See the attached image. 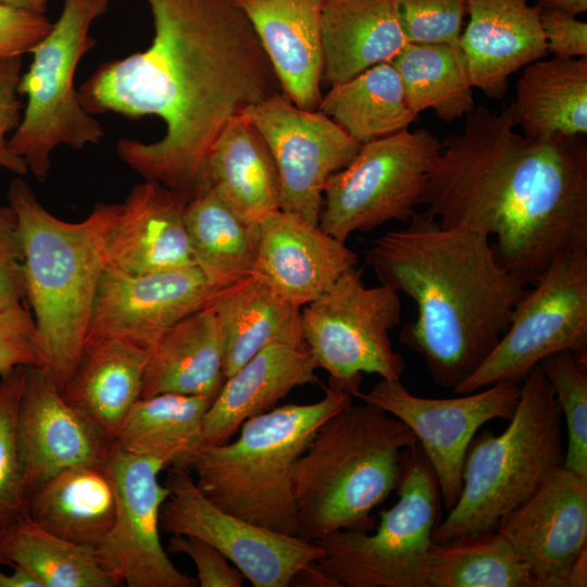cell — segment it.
I'll return each mask as SVG.
<instances>
[{
  "mask_svg": "<svg viewBox=\"0 0 587 587\" xmlns=\"http://www.w3.org/2000/svg\"><path fill=\"white\" fill-rule=\"evenodd\" d=\"M316 110L361 145L408 129L417 118L407 103L401 79L391 63L374 65L330 86Z\"/></svg>",
  "mask_w": 587,
  "mask_h": 587,
  "instance_id": "cell-35",
  "label": "cell"
},
{
  "mask_svg": "<svg viewBox=\"0 0 587 587\" xmlns=\"http://www.w3.org/2000/svg\"><path fill=\"white\" fill-rule=\"evenodd\" d=\"M111 1L64 0L59 20L34 47L29 68L21 75L18 93L27 101L9 143L39 182L49 174L53 149L62 145L83 149L104 136L100 122L79 101L75 74L96 45L89 28Z\"/></svg>",
  "mask_w": 587,
  "mask_h": 587,
  "instance_id": "cell-8",
  "label": "cell"
},
{
  "mask_svg": "<svg viewBox=\"0 0 587 587\" xmlns=\"http://www.w3.org/2000/svg\"><path fill=\"white\" fill-rule=\"evenodd\" d=\"M329 384L314 403H289L248 419L235 440L204 446L188 471L224 511L270 530L298 536L292 469L320 426L352 402Z\"/></svg>",
  "mask_w": 587,
  "mask_h": 587,
  "instance_id": "cell-6",
  "label": "cell"
},
{
  "mask_svg": "<svg viewBox=\"0 0 587 587\" xmlns=\"http://www.w3.org/2000/svg\"><path fill=\"white\" fill-rule=\"evenodd\" d=\"M399 292L386 285L366 287L357 266L321 298L301 308L304 344L328 383L359 391L362 374L401 380L405 363L389 332L401 322Z\"/></svg>",
  "mask_w": 587,
  "mask_h": 587,
  "instance_id": "cell-10",
  "label": "cell"
},
{
  "mask_svg": "<svg viewBox=\"0 0 587 587\" xmlns=\"http://www.w3.org/2000/svg\"><path fill=\"white\" fill-rule=\"evenodd\" d=\"M264 50L283 92L299 108L322 99L324 0H237Z\"/></svg>",
  "mask_w": 587,
  "mask_h": 587,
  "instance_id": "cell-23",
  "label": "cell"
},
{
  "mask_svg": "<svg viewBox=\"0 0 587 587\" xmlns=\"http://www.w3.org/2000/svg\"><path fill=\"white\" fill-rule=\"evenodd\" d=\"M154 36L142 52L102 64L80 86L90 113L155 115L153 142L123 138L121 160L190 200L208 187L211 149L226 124L282 92L237 0H147Z\"/></svg>",
  "mask_w": 587,
  "mask_h": 587,
  "instance_id": "cell-1",
  "label": "cell"
},
{
  "mask_svg": "<svg viewBox=\"0 0 587 587\" xmlns=\"http://www.w3.org/2000/svg\"><path fill=\"white\" fill-rule=\"evenodd\" d=\"M321 36L330 86L390 63L408 43L394 0H324Z\"/></svg>",
  "mask_w": 587,
  "mask_h": 587,
  "instance_id": "cell-25",
  "label": "cell"
},
{
  "mask_svg": "<svg viewBox=\"0 0 587 587\" xmlns=\"http://www.w3.org/2000/svg\"><path fill=\"white\" fill-rule=\"evenodd\" d=\"M365 263L414 301L416 317L399 338L435 384L452 390L497 346L528 289L499 263L489 237L442 226L427 210L375 238Z\"/></svg>",
  "mask_w": 587,
  "mask_h": 587,
  "instance_id": "cell-3",
  "label": "cell"
},
{
  "mask_svg": "<svg viewBox=\"0 0 587 587\" xmlns=\"http://www.w3.org/2000/svg\"><path fill=\"white\" fill-rule=\"evenodd\" d=\"M114 483V522L95 552L116 586L195 587L196 578L179 571L160 538V513L170 489L159 482L166 466L155 460L115 448L107 459Z\"/></svg>",
  "mask_w": 587,
  "mask_h": 587,
  "instance_id": "cell-15",
  "label": "cell"
},
{
  "mask_svg": "<svg viewBox=\"0 0 587 587\" xmlns=\"http://www.w3.org/2000/svg\"><path fill=\"white\" fill-rule=\"evenodd\" d=\"M224 289L197 265L145 274L107 266L85 341L124 339L152 349L165 330L210 307Z\"/></svg>",
  "mask_w": 587,
  "mask_h": 587,
  "instance_id": "cell-17",
  "label": "cell"
},
{
  "mask_svg": "<svg viewBox=\"0 0 587 587\" xmlns=\"http://www.w3.org/2000/svg\"><path fill=\"white\" fill-rule=\"evenodd\" d=\"M305 345L273 342L226 377L202 422L205 446L226 444L245 421L276 407L296 387L317 384Z\"/></svg>",
  "mask_w": 587,
  "mask_h": 587,
  "instance_id": "cell-24",
  "label": "cell"
},
{
  "mask_svg": "<svg viewBox=\"0 0 587 587\" xmlns=\"http://www.w3.org/2000/svg\"><path fill=\"white\" fill-rule=\"evenodd\" d=\"M540 20L548 52L570 58L587 57L586 22L552 10H541Z\"/></svg>",
  "mask_w": 587,
  "mask_h": 587,
  "instance_id": "cell-46",
  "label": "cell"
},
{
  "mask_svg": "<svg viewBox=\"0 0 587 587\" xmlns=\"http://www.w3.org/2000/svg\"><path fill=\"white\" fill-rule=\"evenodd\" d=\"M413 432L385 410L352 402L327 419L292 469L298 536L370 532L371 512L397 488Z\"/></svg>",
  "mask_w": 587,
  "mask_h": 587,
  "instance_id": "cell-5",
  "label": "cell"
},
{
  "mask_svg": "<svg viewBox=\"0 0 587 587\" xmlns=\"http://www.w3.org/2000/svg\"><path fill=\"white\" fill-rule=\"evenodd\" d=\"M515 126L510 107L470 112L441 142L422 203L442 226L492 237L499 263L533 285L558 255L587 248V140Z\"/></svg>",
  "mask_w": 587,
  "mask_h": 587,
  "instance_id": "cell-2",
  "label": "cell"
},
{
  "mask_svg": "<svg viewBox=\"0 0 587 587\" xmlns=\"http://www.w3.org/2000/svg\"><path fill=\"white\" fill-rule=\"evenodd\" d=\"M42 365L39 335L26 303L0 311V377L18 366Z\"/></svg>",
  "mask_w": 587,
  "mask_h": 587,
  "instance_id": "cell-41",
  "label": "cell"
},
{
  "mask_svg": "<svg viewBox=\"0 0 587 587\" xmlns=\"http://www.w3.org/2000/svg\"><path fill=\"white\" fill-rule=\"evenodd\" d=\"M426 587H534L527 565L496 529L433 542Z\"/></svg>",
  "mask_w": 587,
  "mask_h": 587,
  "instance_id": "cell-37",
  "label": "cell"
},
{
  "mask_svg": "<svg viewBox=\"0 0 587 587\" xmlns=\"http://www.w3.org/2000/svg\"><path fill=\"white\" fill-rule=\"evenodd\" d=\"M23 57L0 59V167L17 175L28 173L22 157L14 152L8 135L14 132L21 122V100L18 83Z\"/></svg>",
  "mask_w": 587,
  "mask_h": 587,
  "instance_id": "cell-43",
  "label": "cell"
},
{
  "mask_svg": "<svg viewBox=\"0 0 587 587\" xmlns=\"http://www.w3.org/2000/svg\"><path fill=\"white\" fill-rule=\"evenodd\" d=\"M441 142L425 128L403 129L361 145L325 187L319 226L347 242L389 221L410 222L423 202Z\"/></svg>",
  "mask_w": 587,
  "mask_h": 587,
  "instance_id": "cell-11",
  "label": "cell"
},
{
  "mask_svg": "<svg viewBox=\"0 0 587 587\" xmlns=\"http://www.w3.org/2000/svg\"><path fill=\"white\" fill-rule=\"evenodd\" d=\"M151 350L124 339L85 341L77 367L62 391L64 398L112 440L141 398Z\"/></svg>",
  "mask_w": 587,
  "mask_h": 587,
  "instance_id": "cell-27",
  "label": "cell"
},
{
  "mask_svg": "<svg viewBox=\"0 0 587 587\" xmlns=\"http://www.w3.org/2000/svg\"><path fill=\"white\" fill-rule=\"evenodd\" d=\"M587 358V248L558 255L516 304L511 323L477 370L452 391L522 383L545 358Z\"/></svg>",
  "mask_w": 587,
  "mask_h": 587,
  "instance_id": "cell-12",
  "label": "cell"
},
{
  "mask_svg": "<svg viewBox=\"0 0 587 587\" xmlns=\"http://www.w3.org/2000/svg\"><path fill=\"white\" fill-rule=\"evenodd\" d=\"M520 394V383L502 382L458 398H425L410 392L401 380L380 378L354 397L385 410L413 432L449 511L460 497L465 455L476 433L489 421L511 420Z\"/></svg>",
  "mask_w": 587,
  "mask_h": 587,
  "instance_id": "cell-14",
  "label": "cell"
},
{
  "mask_svg": "<svg viewBox=\"0 0 587 587\" xmlns=\"http://www.w3.org/2000/svg\"><path fill=\"white\" fill-rule=\"evenodd\" d=\"M167 470L164 484L170 496L161 509V530L209 542L254 587H288L325 557L313 540L276 533L224 511L204 496L190 471Z\"/></svg>",
  "mask_w": 587,
  "mask_h": 587,
  "instance_id": "cell-13",
  "label": "cell"
},
{
  "mask_svg": "<svg viewBox=\"0 0 587 587\" xmlns=\"http://www.w3.org/2000/svg\"><path fill=\"white\" fill-rule=\"evenodd\" d=\"M532 139L587 134V57L553 55L522 68L510 105Z\"/></svg>",
  "mask_w": 587,
  "mask_h": 587,
  "instance_id": "cell-30",
  "label": "cell"
},
{
  "mask_svg": "<svg viewBox=\"0 0 587 587\" xmlns=\"http://www.w3.org/2000/svg\"><path fill=\"white\" fill-rule=\"evenodd\" d=\"M459 47L473 88L502 99L509 77L548 53L540 12L529 0H465Z\"/></svg>",
  "mask_w": 587,
  "mask_h": 587,
  "instance_id": "cell-21",
  "label": "cell"
},
{
  "mask_svg": "<svg viewBox=\"0 0 587 587\" xmlns=\"http://www.w3.org/2000/svg\"><path fill=\"white\" fill-rule=\"evenodd\" d=\"M538 365L554 391L566 425L567 447L562 466L587 477V358L561 351Z\"/></svg>",
  "mask_w": 587,
  "mask_h": 587,
  "instance_id": "cell-38",
  "label": "cell"
},
{
  "mask_svg": "<svg viewBox=\"0 0 587 587\" xmlns=\"http://www.w3.org/2000/svg\"><path fill=\"white\" fill-rule=\"evenodd\" d=\"M116 492L107 465L63 470L26 496V514L71 542L96 548L110 530Z\"/></svg>",
  "mask_w": 587,
  "mask_h": 587,
  "instance_id": "cell-29",
  "label": "cell"
},
{
  "mask_svg": "<svg viewBox=\"0 0 587 587\" xmlns=\"http://www.w3.org/2000/svg\"><path fill=\"white\" fill-rule=\"evenodd\" d=\"M390 63L416 116L430 109L439 120L451 122L476 108L459 45L408 42Z\"/></svg>",
  "mask_w": 587,
  "mask_h": 587,
  "instance_id": "cell-36",
  "label": "cell"
},
{
  "mask_svg": "<svg viewBox=\"0 0 587 587\" xmlns=\"http://www.w3.org/2000/svg\"><path fill=\"white\" fill-rule=\"evenodd\" d=\"M562 415L539 365L521 383L516 410L499 435L473 438L463 465L462 490L433 532V542L497 527L563 461Z\"/></svg>",
  "mask_w": 587,
  "mask_h": 587,
  "instance_id": "cell-7",
  "label": "cell"
},
{
  "mask_svg": "<svg viewBox=\"0 0 587 587\" xmlns=\"http://www.w3.org/2000/svg\"><path fill=\"white\" fill-rule=\"evenodd\" d=\"M254 275L288 302L302 308L325 295L357 266L346 242L280 209L258 222Z\"/></svg>",
  "mask_w": 587,
  "mask_h": 587,
  "instance_id": "cell-20",
  "label": "cell"
},
{
  "mask_svg": "<svg viewBox=\"0 0 587 587\" xmlns=\"http://www.w3.org/2000/svg\"><path fill=\"white\" fill-rule=\"evenodd\" d=\"M185 226L195 264L228 288L254 275L258 227L239 217L207 187L188 200Z\"/></svg>",
  "mask_w": 587,
  "mask_h": 587,
  "instance_id": "cell-33",
  "label": "cell"
},
{
  "mask_svg": "<svg viewBox=\"0 0 587 587\" xmlns=\"http://www.w3.org/2000/svg\"><path fill=\"white\" fill-rule=\"evenodd\" d=\"M396 489L397 502L380 512L373 534L339 529L314 540L325 552L317 565L338 587H426L442 503L437 477L417 442L403 452Z\"/></svg>",
  "mask_w": 587,
  "mask_h": 587,
  "instance_id": "cell-9",
  "label": "cell"
},
{
  "mask_svg": "<svg viewBox=\"0 0 587 587\" xmlns=\"http://www.w3.org/2000/svg\"><path fill=\"white\" fill-rule=\"evenodd\" d=\"M26 366L0 377V528L26 513L17 448V414Z\"/></svg>",
  "mask_w": 587,
  "mask_h": 587,
  "instance_id": "cell-39",
  "label": "cell"
},
{
  "mask_svg": "<svg viewBox=\"0 0 587 587\" xmlns=\"http://www.w3.org/2000/svg\"><path fill=\"white\" fill-rule=\"evenodd\" d=\"M496 529L529 569L534 587H566V572L587 548V477L561 466Z\"/></svg>",
  "mask_w": 587,
  "mask_h": 587,
  "instance_id": "cell-19",
  "label": "cell"
},
{
  "mask_svg": "<svg viewBox=\"0 0 587 587\" xmlns=\"http://www.w3.org/2000/svg\"><path fill=\"white\" fill-rule=\"evenodd\" d=\"M213 399L159 394L138 399L116 430L112 446L155 459L168 467L189 470L202 447L203 416Z\"/></svg>",
  "mask_w": 587,
  "mask_h": 587,
  "instance_id": "cell-32",
  "label": "cell"
},
{
  "mask_svg": "<svg viewBox=\"0 0 587 587\" xmlns=\"http://www.w3.org/2000/svg\"><path fill=\"white\" fill-rule=\"evenodd\" d=\"M0 7L43 14L48 0H0Z\"/></svg>",
  "mask_w": 587,
  "mask_h": 587,
  "instance_id": "cell-50",
  "label": "cell"
},
{
  "mask_svg": "<svg viewBox=\"0 0 587 587\" xmlns=\"http://www.w3.org/2000/svg\"><path fill=\"white\" fill-rule=\"evenodd\" d=\"M540 10H552L576 16L587 11V0H537Z\"/></svg>",
  "mask_w": 587,
  "mask_h": 587,
  "instance_id": "cell-48",
  "label": "cell"
},
{
  "mask_svg": "<svg viewBox=\"0 0 587 587\" xmlns=\"http://www.w3.org/2000/svg\"><path fill=\"white\" fill-rule=\"evenodd\" d=\"M24 251L13 209L0 204V311L25 303Z\"/></svg>",
  "mask_w": 587,
  "mask_h": 587,
  "instance_id": "cell-42",
  "label": "cell"
},
{
  "mask_svg": "<svg viewBox=\"0 0 587 587\" xmlns=\"http://www.w3.org/2000/svg\"><path fill=\"white\" fill-rule=\"evenodd\" d=\"M0 564L21 566L41 587H114L95 548L63 539L26 513L0 528Z\"/></svg>",
  "mask_w": 587,
  "mask_h": 587,
  "instance_id": "cell-34",
  "label": "cell"
},
{
  "mask_svg": "<svg viewBox=\"0 0 587 587\" xmlns=\"http://www.w3.org/2000/svg\"><path fill=\"white\" fill-rule=\"evenodd\" d=\"M51 26L43 14L0 7V59L30 53Z\"/></svg>",
  "mask_w": 587,
  "mask_h": 587,
  "instance_id": "cell-45",
  "label": "cell"
},
{
  "mask_svg": "<svg viewBox=\"0 0 587 587\" xmlns=\"http://www.w3.org/2000/svg\"><path fill=\"white\" fill-rule=\"evenodd\" d=\"M224 380L223 337L210 305L182 319L159 338L146 365L141 398L180 394L214 399Z\"/></svg>",
  "mask_w": 587,
  "mask_h": 587,
  "instance_id": "cell-26",
  "label": "cell"
},
{
  "mask_svg": "<svg viewBox=\"0 0 587 587\" xmlns=\"http://www.w3.org/2000/svg\"><path fill=\"white\" fill-rule=\"evenodd\" d=\"M565 584L566 587L587 586V548L583 549L570 564Z\"/></svg>",
  "mask_w": 587,
  "mask_h": 587,
  "instance_id": "cell-47",
  "label": "cell"
},
{
  "mask_svg": "<svg viewBox=\"0 0 587 587\" xmlns=\"http://www.w3.org/2000/svg\"><path fill=\"white\" fill-rule=\"evenodd\" d=\"M7 195L24 251L25 302L43 352L41 369L62 392L84 349L120 203H97L83 221L67 222L50 213L20 177Z\"/></svg>",
  "mask_w": 587,
  "mask_h": 587,
  "instance_id": "cell-4",
  "label": "cell"
},
{
  "mask_svg": "<svg viewBox=\"0 0 587 587\" xmlns=\"http://www.w3.org/2000/svg\"><path fill=\"white\" fill-rule=\"evenodd\" d=\"M408 42L459 45L465 0H394Z\"/></svg>",
  "mask_w": 587,
  "mask_h": 587,
  "instance_id": "cell-40",
  "label": "cell"
},
{
  "mask_svg": "<svg viewBox=\"0 0 587 587\" xmlns=\"http://www.w3.org/2000/svg\"><path fill=\"white\" fill-rule=\"evenodd\" d=\"M207 178L208 187L251 225L280 209V184L273 155L261 134L242 115L232 118L215 140Z\"/></svg>",
  "mask_w": 587,
  "mask_h": 587,
  "instance_id": "cell-28",
  "label": "cell"
},
{
  "mask_svg": "<svg viewBox=\"0 0 587 587\" xmlns=\"http://www.w3.org/2000/svg\"><path fill=\"white\" fill-rule=\"evenodd\" d=\"M211 307L223 337L225 378L270 344L305 345L301 308L255 276L224 289Z\"/></svg>",
  "mask_w": 587,
  "mask_h": 587,
  "instance_id": "cell-31",
  "label": "cell"
},
{
  "mask_svg": "<svg viewBox=\"0 0 587 587\" xmlns=\"http://www.w3.org/2000/svg\"><path fill=\"white\" fill-rule=\"evenodd\" d=\"M241 115L273 155L280 210L319 225L328 178L352 161L361 143L323 112L297 107L283 91Z\"/></svg>",
  "mask_w": 587,
  "mask_h": 587,
  "instance_id": "cell-16",
  "label": "cell"
},
{
  "mask_svg": "<svg viewBox=\"0 0 587 587\" xmlns=\"http://www.w3.org/2000/svg\"><path fill=\"white\" fill-rule=\"evenodd\" d=\"M11 574L0 569V587H41L35 576L21 566L12 567Z\"/></svg>",
  "mask_w": 587,
  "mask_h": 587,
  "instance_id": "cell-49",
  "label": "cell"
},
{
  "mask_svg": "<svg viewBox=\"0 0 587 587\" xmlns=\"http://www.w3.org/2000/svg\"><path fill=\"white\" fill-rule=\"evenodd\" d=\"M166 551L188 555L197 569L201 587H241L243 575L229 560L209 542L188 535L172 534Z\"/></svg>",
  "mask_w": 587,
  "mask_h": 587,
  "instance_id": "cell-44",
  "label": "cell"
},
{
  "mask_svg": "<svg viewBox=\"0 0 587 587\" xmlns=\"http://www.w3.org/2000/svg\"><path fill=\"white\" fill-rule=\"evenodd\" d=\"M187 202L154 180L134 186L108 233L107 266L145 274L196 265L184 218Z\"/></svg>",
  "mask_w": 587,
  "mask_h": 587,
  "instance_id": "cell-22",
  "label": "cell"
},
{
  "mask_svg": "<svg viewBox=\"0 0 587 587\" xmlns=\"http://www.w3.org/2000/svg\"><path fill=\"white\" fill-rule=\"evenodd\" d=\"M16 435L26 496L63 470L107 465L111 449L109 437L40 366H26Z\"/></svg>",
  "mask_w": 587,
  "mask_h": 587,
  "instance_id": "cell-18",
  "label": "cell"
}]
</instances>
